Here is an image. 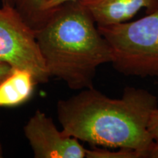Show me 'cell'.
<instances>
[{
	"instance_id": "3957f363",
	"label": "cell",
	"mask_w": 158,
	"mask_h": 158,
	"mask_svg": "<svg viewBox=\"0 0 158 158\" xmlns=\"http://www.w3.org/2000/svg\"><path fill=\"white\" fill-rule=\"evenodd\" d=\"M114 68L126 76L158 77V9L135 21L98 26Z\"/></svg>"
},
{
	"instance_id": "ba28073f",
	"label": "cell",
	"mask_w": 158,
	"mask_h": 158,
	"mask_svg": "<svg viewBox=\"0 0 158 158\" xmlns=\"http://www.w3.org/2000/svg\"><path fill=\"white\" fill-rule=\"evenodd\" d=\"M44 3L45 0H14V7L26 22L37 31L48 18L43 10Z\"/></svg>"
},
{
	"instance_id": "5bb4252c",
	"label": "cell",
	"mask_w": 158,
	"mask_h": 158,
	"mask_svg": "<svg viewBox=\"0 0 158 158\" xmlns=\"http://www.w3.org/2000/svg\"><path fill=\"white\" fill-rule=\"evenodd\" d=\"M2 5H9L14 7V0H0Z\"/></svg>"
},
{
	"instance_id": "9a60e30c",
	"label": "cell",
	"mask_w": 158,
	"mask_h": 158,
	"mask_svg": "<svg viewBox=\"0 0 158 158\" xmlns=\"http://www.w3.org/2000/svg\"><path fill=\"white\" fill-rule=\"evenodd\" d=\"M3 157V152H2V145L0 144V158Z\"/></svg>"
},
{
	"instance_id": "5b68a950",
	"label": "cell",
	"mask_w": 158,
	"mask_h": 158,
	"mask_svg": "<svg viewBox=\"0 0 158 158\" xmlns=\"http://www.w3.org/2000/svg\"><path fill=\"white\" fill-rule=\"evenodd\" d=\"M35 158H84L86 149L77 138L57 129L53 119L37 110L23 127Z\"/></svg>"
},
{
	"instance_id": "6da1fadb",
	"label": "cell",
	"mask_w": 158,
	"mask_h": 158,
	"mask_svg": "<svg viewBox=\"0 0 158 158\" xmlns=\"http://www.w3.org/2000/svg\"><path fill=\"white\" fill-rule=\"evenodd\" d=\"M157 105V98L142 89L127 87L113 99L92 87L59 100L56 114L69 135L91 146L138 150L147 157L155 143L148 126Z\"/></svg>"
},
{
	"instance_id": "7a4b0ae2",
	"label": "cell",
	"mask_w": 158,
	"mask_h": 158,
	"mask_svg": "<svg viewBox=\"0 0 158 158\" xmlns=\"http://www.w3.org/2000/svg\"><path fill=\"white\" fill-rule=\"evenodd\" d=\"M35 31L49 76L64 81L72 89L94 87L97 69L111 62L107 40L78 1L53 10Z\"/></svg>"
},
{
	"instance_id": "8fae6325",
	"label": "cell",
	"mask_w": 158,
	"mask_h": 158,
	"mask_svg": "<svg viewBox=\"0 0 158 158\" xmlns=\"http://www.w3.org/2000/svg\"><path fill=\"white\" fill-rule=\"evenodd\" d=\"M79 0H45L44 6H43V10L45 13L48 15H50V13L53 10L56 9L59 6L64 5L65 3L71 2H76Z\"/></svg>"
},
{
	"instance_id": "4fadbf2b",
	"label": "cell",
	"mask_w": 158,
	"mask_h": 158,
	"mask_svg": "<svg viewBox=\"0 0 158 158\" xmlns=\"http://www.w3.org/2000/svg\"><path fill=\"white\" fill-rule=\"evenodd\" d=\"M147 157L158 158V141H155V143L148 152Z\"/></svg>"
},
{
	"instance_id": "9c48e42d",
	"label": "cell",
	"mask_w": 158,
	"mask_h": 158,
	"mask_svg": "<svg viewBox=\"0 0 158 158\" xmlns=\"http://www.w3.org/2000/svg\"><path fill=\"white\" fill-rule=\"evenodd\" d=\"M86 158H144L145 155L138 150L119 148L118 151L102 149L98 146H92L90 149H86Z\"/></svg>"
},
{
	"instance_id": "52a82bcc",
	"label": "cell",
	"mask_w": 158,
	"mask_h": 158,
	"mask_svg": "<svg viewBox=\"0 0 158 158\" xmlns=\"http://www.w3.org/2000/svg\"><path fill=\"white\" fill-rule=\"evenodd\" d=\"M37 84L31 71L12 68L0 81V108L16 107L25 103L31 98Z\"/></svg>"
},
{
	"instance_id": "7c38bea8",
	"label": "cell",
	"mask_w": 158,
	"mask_h": 158,
	"mask_svg": "<svg viewBox=\"0 0 158 158\" xmlns=\"http://www.w3.org/2000/svg\"><path fill=\"white\" fill-rule=\"evenodd\" d=\"M12 68L10 65L5 64V63H0V81L9 74Z\"/></svg>"
},
{
	"instance_id": "30bf717a",
	"label": "cell",
	"mask_w": 158,
	"mask_h": 158,
	"mask_svg": "<svg viewBox=\"0 0 158 158\" xmlns=\"http://www.w3.org/2000/svg\"><path fill=\"white\" fill-rule=\"evenodd\" d=\"M148 130L153 139L155 141H158V108H156L152 114Z\"/></svg>"
},
{
	"instance_id": "277c9868",
	"label": "cell",
	"mask_w": 158,
	"mask_h": 158,
	"mask_svg": "<svg viewBox=\"0 0 158 158\" xmlns=\"http://www.w3.org/2000/svg\"><path fill=\"white\" fill-rule=\"evenodd\" d=\"M0 63L29 70L38 84H45L51 78L40 51L36 31L9 5L0 7Z\"/></svg>"
},
{
	"instance_id": "8992f818",
	"label": "cell",
	"mask_w": 158,
	"mask_h": 158,
	"mask_svg": "<svg viewBox=\"0 0 158 158\" xmlns=\"http://www.w3.org/2000/svg\"><path fill=\"white\" fill-rule=\"evenodd\" d=\"M89 11L97 26L124 23L131 19L140 10L148 13L158 9V0H79Z\"/></svg>"
}]
</instances>
